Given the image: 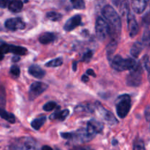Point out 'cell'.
I'll return each instance as SVG.
<instances>
[{"label": "cell", "mask_w": 150, "mask_h": 150, "mask_svg": "<svg viewBox=\"0 0 150 150\" xmlns=\"http://www.w3.org/2000/svg\"><path fill=\"white\" fill-rule=\"evenodd\" d=\"M133 150H146L144 141L142 140H137L133 144Z\"/></svg>", "instance_id": "f546056e"}, {"label": "cell", "mask_w": 150, "mask_h": 150, "mask_svg": "<svg viewBox=\"0 0 150 150\" xmlns=\"http://www.w3.org/2000/svg\"><path fill=\"white\" fill-rule=\"evenodd\" d=\"M117 44L118 41L112 40V41L108 44V45L107 46V56H108V58L109 60H111L112 59V54H113L114 52L116 51V48H117Z\"/></svg>", "instance_id": "ac0fdd59"}, {"label": "cell", "mask_w": 150, "mask_h": 150, "mask_svg": "<svg viewBox=\"0 0 150 150\" xmlns=\"http://www.w3.org/2000/svg\"><path fill=\"white\" fill-rule=\"evenodd\" d=\"M62 15L59 13L51 11L47 13V18L52 21H59L62 19Z\"/></svg>", "instance_id": "d4e9b609"}, {"label": "cell", "mask_w": 150, "mask_h": 150, "mask_svg": "<svg viewBox=\"0 0 150 150\" xmlns=\"http://www.w3.org/2000/svg\"><path fill=\"white\" fill-rule=\"evenodd\" d=\"M56 106H57V104L54 102H49L44 105L43 108L45 111L50 112V111L53 110L56 108Z\"/></svg>", "instance_id": "1f68e13d"}, {"label": "cell", "mask_w": 150, "mask_h": 150, "mask_svg": "<svg viewBox=\"0 0 150 150\" xmlns=\"http://www.w3.org/2000/svg\"><path fill=\"white\" fill-rule=\"evenodd\" d=\"M145 117L148 122H150V105H148L145 110Z\"/></svg>", "instance_id": "74e56055"}, {"label": "cell", "mask_w": 150, "mask_h": 150, "mask_svg": "<svg viewBox=\"0 0 150 150\" xmlns=\"http://www.w3.org/2000/svg\"><path fill=\"white\" fill-rule=\"evenodd\" d=\"M19 60H20V57L18 55H15L12 58V61L13 62V63H17V62L19 61Z\"/></svg>", "instance_id": "60d3db41"}, {"label": "cell", "mask_w": 150, "mask_h": 150, "mask_svg": "<svg viewBox=\"0 0 150 150\" xmlns=\"http://www.w3.org/2000/svg\"><path fill=\"white\" fill-rule=\"evenodd\" d=\"M10 150H38V145L30 137H21L11 144Z\"/></svg>", "instance_id": "277c9868"}, {"label": "cell", "mask_w": 150, "mask_h": 150, "mask_svg": "<svg viewBox=\"0 0 150 150\" xmlns=\"http://www.w3.org/2000/svg\"><path fill=\"white\" fill-rule=\"evenodd\" d=\"M103 124L99 122V121L95 120V119H92L88 122L87 125V129L89 132L93 135L96 136V134L101 133L103 130Z\"/></svg>", "instance_id": "4fadbf2b"}, {"label": "cell", "mask_w": 150, "mask_h": 150, "mask_svg": "<svg viewBox=\"0 0 150 150\" xmlns=\"http://www.w3.org/2000/svg\"><path fill=\"white\" fill-rule=\"evenodd\" d=\"M86 73H87L88 75H91V76H93V77H96V74H95V72L93 71V69H88Z\"/></svg>", "instance_id": "ab89813d"}, {"label": "cell", "mask_w": 150, "mask_h": 150, "mask_svg": "<svg viewBox=\"0 0 150 150\" xmlns=\"http://www.w3.org/2000/svg\"><path fill=\"white\" fill-rule=\"evenodd\" d=\"M70 2L74 9L83 10L86 8L84 0H70Z\"/></svg>", "instance_id": "484cf974"}, {"label": "cell", "mask_w": 150, "mask_h": 150, "mask_svg": "<svg viewBox=\"0 0 150 150\" xmlns=\"http://www.w3.org/2000/svg\"><path fill=\"white\" fill-rule=\"evenodd\" d=\"M131 5L133 11L136 13H141L146 8V0H131Z\"/></svg>", "instance_id": "5bb4252c"}, {"label": "cell", "mask_w": 150, "mask_h": 150, "mask_svg": "<svg viewBox=\"0 0 150 150\" xmlns=\"http://www.w3.org/2000/svg\"><path fill=\"white\" fill-rule=\"evenodd\" d=\"M111 67L118 71H123L126 70H132L136 66L137 63L134 59L123 58L121 55H116L110 60Z\"/></svg>", "instance_id": "7a4b0ae2"}, {"label": "cell", "mask_w": 150, "mask_h": 150, "mask_svg": "<svg viewBox=\"0 0 150 150\" xmlns=\"http://www.w3.org/2000/svg\"><path fill=\"white\" fill-rule=\"evenodd\" d=\"M144 66H145L147 72H148V80L150 83V60L147 56H146V57H144Z\"/></svg>", "instance_id": "d6a6232c"}, {"label": "cell", "mask_w": 150, "mask_h": 150, "mask_svg": "<svg viewBox=\"0 0 150 150\" xmlns=\"http://www.w3.org/2000/svg\"><path fill=\"white\" fill-rule=\"evenodd\" d=\"M95 30H96V37L101 41H104L109 35V30L107 21L102 17H98L95 24Z\"/></svg>", "instance_id": "52a82bcc"}, {"label": "cell", "mask_w": 150, "mask_h": 150, "mask_svg": "<svg viewBox=\"0 0 150 150\" xmlns=\"http://www.w3.org/2000/svg\"><path fill=\"white\" fill-rule=\"evenodd\" d=\"M95 106H96L97 110L99 111L100 116L106 122V123H108L109 125H115L118 123V120L115 117L114 115L112 114V112L105 109L99 102H96Z\"/></svg>", "instance_id": "9c48e42d"}, {"label": "cell", "mask_w": 150, "mask_h": 150, "mask_svg": "<svg viewBox=\"0 0 150 150\" xmlns=\"http://www.w3.org/2000/svg\"><path fill=\"white\" fill-rule=\"evenodd\" d=\"M143 75L142 66L137 63L136 66L132 70L127 77V84L131 87H138L141 84Z\"/></svg>", "instance_id": "8992f818"}, {"label": "cell", "mask_w": 150, "mask_h": 150, "mask_svg": "<svg viewBox=\"0 0 150 150\" xmlns=\"http://www.w3.org/2000/svg\"><path fill=\"white\" fill-rule=\"evenodd\" d=\"M102 14L107 21L109 35L112 40L118 41L122 30V21L120 16L114 8L110 5H105L102 11Z\"/></svg>", "instance_id": "6da1fadb"}, {"label": "cell", "mask_w": 150, "mask_h": 150, "mask_svg": "<svg viewBox=\"0 0 150 150\" xmlns=\"http://www.w3.org/2000/svg\"><path fill=\"white\" fill-rule=\"evenodd\" d=\"M77 62H74V63H73V70L74 71L77 70Z\"/></svg>", "instance_id": "ee69618b"}, {"label": "cell", "mask_w": 150, "mask_h": 150, "mask_svg": "<svg viewBox=\"0 0 150 150\" xmlns=\"http://www.w3.org/2000/svg\"><path fill=\"white\" fill-rule=\"evenodd\" d=\"M27 49L19 46L9 45V52L13 53L16 55H24L27 53Z\"/></svg>", "instance_id": "ffe728a7"}, {"label": "cell", "mask_w": 150, "mask_h": 150, "mask_svg": "<svg viewBox=\"0 0 150 150\" xmlns=\"http://www.w3.org/2000/svg\"><path fill=\"white\" fill-rule=\"evenodd\" d=\"M41 150H53V149L51 148V147L49 146H44L41 148Z\"/></svg>", "instance_id": "7bdbcfd3"}, {"label": "cell", "mask_w": 150, "mask_h": 150, "mask_svg": "<svg viewBox=\"0 0 150 150\" xmlns=\"http://www.w3.org/2000/svg\"><path fill=\"white\" fill-rule=\"evenodd\" d=\"M71 150H93L90 146H75Z\"/></svg>", "instance_id": "f35d334b"}, {"label": "cell", "mask_w": 150, "mask_h": 150, "mask_svg": "<svg viewBox=\"0 0 150 150\" xmlns=\"http://www.w3.org/2000/svg\"><path fill=\"white\" fill-rule=\"evenodd\" d=\"M56 36L52 33H43L39 37V41L42 44H48L53 42L55 40Z\"/></svg>", "instance_id": "e0dca14e"}, {"label": "cell", "mask_w": 150, "mask_h": 150, "mask_svg": "<svg viewBox=\"0 0 150 150\" xmlns=\"http://www.w3.org/2000/svg\"><path fill=\"white\" fill-rule=\"evenodd\" d=\"M5 88L2 86H0V105H5V102H6V99H5Z\"/></svg>", "instance_id": "4dcf8cb0"}, {"label": "cell", "mask_w": 150, "mask_h": 150, "mask_svg": "<svg viewBox=\"0 0 150 150\" xmlns=\"http://www.w3.org/2000/svg\"><path fill=\"white\" fill-rule=\"evenodd\" d=\"M48 88L46 83L42 82H35L30 86L29 90V98L31 100L36 99L38 96L41 94L44 91H45Z\"/></svg>", "instance_id": "ba28073f"}, {"label": "cell", "mask_w": 150, "mask_h": 150, "mask_svg": "<svg viewBox=\"0 0 150 150\" xmlns=\"http://www.w3.org/2000/svg\"><path fill=\"white\" fill-rule=\"evenodd\" d=\"M92 57H93V52L89 50V51L86 52L84 54L83 59H82V61L86 62V63H88V62L91 60Z\"/></svg>", "instance_id": "836d02e7"}, {"label": "cell", "mask_w": 150, "mask_h": 150, "mask_svg": "<svg viewBox=\"0 0 150 150\" xmlns=\"http://www.w3.org/2000/svg\"><path fill=\"white\" fill-rule=\"evenodd\" d=\"M5 27L12 31L23 30L25 28V23L20 18H13L7 20L5 23Z\"/></svg>", "instance_id": "30bf717a"}, {"label": "cell", "mask_w": 150, "mask_h": 150, "mask_svg": "<svg viewBox=\"0 0 150 150\" xmlns=\"http://www.w3.org/2000/svg\"><path fill=\"white\" fill-rule=\"evenodd\" d=\"M75 112H79V113H82L83 112H92L93 111V108L91 107V105H78L77 108L74 109Z\"/></svg>", "instance_id": "cb8c5ba5"}, {"label": "cell", "mask_w": 150, "mask_h": 150, "mask_svg": "<svg viewBox=\"0 0 150 150\" xmlns=\"http://www.w3.org/2000/svg\"><path fill=\"white\" fill-rule=\"evenodd\" d=\"M116 112L119 118L126 117L131 108V98L128 94H123L119 96L116 105Z\"/></svg>", "instance_id": "5b68a950"}, {"label": "cell", "mask_w": 150, "mask_h": 150, "mask_svg": "<svg viewBox=\"0 0 150 150\" xmlns=\"http://www.w3.org/2000/svg\"><path fill=\"white\" fill-rule=\"evenodd\" d=\"M69 114V110L67 109L63 110L61 111H57V112H55L50 116V119H52V120L57 119L59 121H63L66 119Z\"/></svg>", "instance_id": "d6986e66"}, {"label": "cell", "mask_w": 150, "mask_h": 150, "mask_svg": "<svg viewBox=\"0 0 150 150\" xmlns=\"http://www.w3.org/2000/svg\"><path fill=\"white\" fill-rule=\"evenodd\" d=\"M82 22V17L80 15H76L74 16L71 18H69L65 24L63 29L66 31L69 32L71 30H74L76 27H79L81 24Z\"/></svg>", "instance_id": "7c38bea8"}, {"label": "cell", "mask_w": 150, "mask_h": 150, "mask_svg": "<svg viewBox=\"0 0 150 150\" xmlns=\"http://www.w3.org/2000/svg\"><path fill=\"white\" fill-rule=\"evenodd\" d=\"M29 73L38 79L43 78L45 75V71L41 67L36 65H33L29 68Z\"/></svg>", "instance_id": "9a60e30c"}, {"label": "cell", "mask_w": 150, "mask_h": 150, "mask_svg": "<svg viewBox=\"0 0 150 150\" xmlns=\"http://www.w3.org/2000/svg\"><path fill=\"white\" fill-rule=\"evenodd\" d=\"M0 116L5 120L8 121L10 123H15L16 122V118L13 114L11 113V112H7L2 108H0Z\"/></svg>", "instance_id": "44dd1931"}, {"label": "cell", "mask_w": 150, "mask_h": 150, "mask_svg": "<svg viewBox=\"0 0 150 150\" xmlns=\"http://www.w3.org/2000/svg\"><path fill=\"white\" fill-rule=\"evenodd\" d=\"M143 50V44L140 42H135L131 48L130 53L133 57H138Z\"/></svg>", "instance_id": "7402d4cb"}, {"label": "cell", "mask_w": 150, "mask_h": 150, "mask_svg": "<svg viewBox=\"0 0 150 150\" xmlns=\"http://www.w3.org/2000/svg\"><path fill=\"white\" fill-rule=\"evenodd\" d=\"M46 120H47V118H46L45 116L38 118V119H34V120L32 122L31 126L33 127V128H34L35 129L38 130V129L44 125V123L46 122Z\"/></svg>", "instance_id": "603a6c76"}, {"label": "cell", "mask_w": 150, "mask_h": 150, "mask_svg": "<svg viewBox=\"0 0 150 150\" xmlns=\"http://www.w3.org/2000/svg\"><path fill=\"white\" fill-rule=\"evenodd\" d=\"M143 42L145 45H150V27H146L143 35Z\"/></svg>", "instance_id": "83f0119b"}, {"label": "cell", "mask_w": 150, "mask_h": 150, "mask_svg": "<svg viewBox=\"0 0 150 150\" xmlns=\"http://www.w3.org/2000/svg\"><path fill=\"white\" fill-rule=\"evenodd\" d=\"M143 24L146 27H150V12H148L144 16L142 19Z\"/></svg>", "instance_id": "d590c367"}, {"label": "cell", "mask_w": 150, "mask_h": 150, "mask_svg": "<svg viewBox=\"0 0 150 150\" xmlns=\"http://www.w3.org/2000/svg\"><path fill=\"white\" fill-rule=\"evenodd\" d=\"M11 74L15 77H18L20 74V69L18 66H11V70H10Z\"/></svg>", "instance_id": "e575fe53"}, {"label": "cell", "mask_w": 150, "mask_h": 150, "mask_svg": "<svg viewBox=\"0 0 150 150\" xmlns=\"http://www.w3.org/2000/svg\"><path fill=\"white\" fill-rule=\"evenodd\" d=\"M127 27L129 36L131 38L136 36L139 31V27L135 16L131 13H129L127 15Z\"/></svg>", "instance_id": "8fae6325"}, {"label": "cell", "mask_w": 150, "mask_h": 150, "mask_svg": "<svg viewBox=\"0 0 150 150\" xmlns=\"http://www.w3.org/2000/svg\"><path fill=\"white\" fill-rule=\"evenodd\" d=\"M63 64V59L62 58H55L46 63L47 67H57L60 66Z\"/></svg>", "instance_id": "4316f807"}, {"label": "cell", "mask_w": 150, "mask_h": 150, "mask_svg": "<svg viewBox=\"0 0 150 150\" xmlns=\"http://www.w3.org/2000/svg\"><path fill=\"white\" fill-rule=\"evenodd\" d=\"M82 80H83V81L84 82V83H86V82L88 81L89 78H88V77L87 75L84 74V75H83V77H82Z\"/></svg>", "instance_id": "b9f144b4"}, {"label": "cell", "mask_w": 150, "mask_h": 150, "mask_svg": "<svg viewBox=\"0 0 150 150\" xmlns=\"http://www.w3.org/2000/svg\"><path fill=\"white\" fill-rule=\"evenodd\" d=\"M10 0H0V8H6L10 4Z\"/></svg>", "instance_id": "8d00e7d4"}, {"label": "cell", "mask_w": 150, "mask_h": 150, "mask_svg": "<svg viewBox=\"0 0 150 150\" xmlns=\"http://www.w3.org/2000/svg\"><path fill=\"white\" fill-rule=\"evenodd\" d=\"M61 136L65 139L69 141H78V142L85 143L90 141L95 137L93 134L91 133L87 128H81L76 132H64L61 133Z\"/></svg>", "instance_id": "3957f363"}, {"label": "cell", "mask_w": 150, "mask_h": 150, "mask_svg": "<svg viewBox=\"0 0 150 150\" xmlns=\"http://www.w3.org/2000/svg\"><path fill=\"white\" fill-rule=\"evenodd\" d=\"M3 58H4V54L2 52L0 51V60H3Z\"/></svg>", "instance_id": "f6af8a7d"}, {"label": "cell", "mask_w": 150, "mask_h": 150, "mask_svg": "<svg viewBox=\"0 0 150 150\" xmlns=\"http://www.w3.org/2000/svg\"><path fill=\"white\" fill-rule=\"evenodd\" d=\"M121 12L123 15H128L129 13V1L128 0H123L122 2V6H121Z\"/></svg>", "instance_id": "f1b7e54d"}, {"label": "cell", "mask_w": 150, "mask_h": 150, "mask_svg": "<svg viewBox=\"0 0 150 150\" xmlns=\"http://www.w3.org/2000/svg\"><path fill=\"white\" fill-rule=\"evenodd\" d=\"M149 6H150V0H149Z\"/></svg>", "instance_id": "bcb514c9"}, {"label": "cell", "mask_w": 150, "mask_h": 150, "mask_svg": "<svg viewBox=\"0 0 150 150\" xmlns=\"http://www.w3.org/2000/svg\"><path fill=\"white\" fill-rule=\"evenodd\" d=\"M8 8L13 13L21 12L23 8V2L21 0H11Z\"/></svg>", "instance_id": "2e32d148"}]
</instances>
